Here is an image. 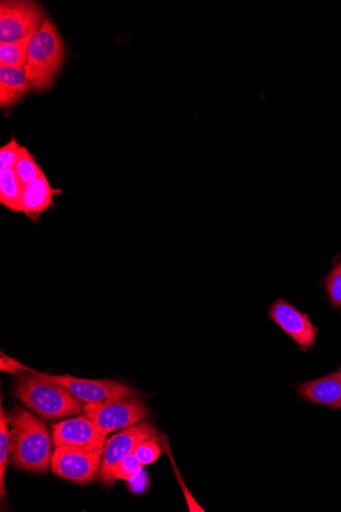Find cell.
I'll return each mask as SVG.
<instances>
[{
	"label": "cell",
	"mask_w": 341,
	"mask_h": 512,
	"mask_svg": "<svg viewBox=\"0 0 341 512\" xmlns=\"http://www.w3.org/2000/svg\"><path fill=\"white\" fill-rule=\"evenodd\" d=\"M12 434V462L16 468L44 474L50 469L53 441L46 424L23 407L10 414Z\"/></svg>",
	"instance_id": "cell-1"
},
{
	"label": "cell",
	"mask_w": 341,
	"mask_h": 512,
	"mask_svg": "<svg viewBox=\"0 0 341 512\" xmlns=\"http://www.w3.org/2000/svg\"><path fill=\"white\" fill-rule=\"evenodd\" d=\"M16 397L44 420H61L83 412L81 400L63 385L48 379L44 372L29 368L28 374L20 375Z\"/></svg>",
	"instance_id": "cell-2"
},
{
	"label": "cell",
	"mask_w": 341,
	"mask_h": 512,
	"mask_svg": "<svg viewBox=\"0 0 341 512\" xmlns=\"http://www.w3.org/2000/svg\"><path fill=\"white\" fill-rule=\"evenodd\" d=\"M65 58L64 39L52 18L47 16L30 42L24 67L31 91H50L63 69Z\"/></svg>",
	"instance_id": "cell-3"
},
{
	"label": "cell",
	"mask_w": 341,
	"mask_h": 512,
	"mask_svg": "<svg viewBox=\"0 0 341 512\" xmlns=\"http://www.w3.org/2000/svg\"><path fill=\"white\" fill-rule=\"evenodd\" d=\"M46 18L44 7L35 0H2L0 43H13L33 37Z\"/></svg>",
	"instance_id": "cell-4"
},
{
	"label": "cell",
	"mask_w": 341,
	"mask_h": 512,
	"mask_svg": "<svg viewBox=\"0 0 341 512\" xmlns=\"http://www.w3.org/2000/svg\"><path fill=\"white\" fill-rule=\"evenodd\" d=\"M83 414L107 434L129 429L149 418L146 405L136 399L86 403Z\"/></svg>",
	"instance_id": "cell-5"
},
{
	"label": "cell",
	"mask_w": 341,
	"mask_h": 512,
	"mask_svg": "<svg viewBox=\"0 0 341 512\" xmlns=\"http://www.w3.org/2000/svg\"><path fill=\"white\" fill-rule=\"evenodd\" d=\"M53 473L65 480L90 484L100 475L102 453L72 446L56 447L52 457Z\"/></svg>",
	"instance_id": "cell-6"
},
{
	"label": "cell",
	"mask_w": 341,
	"mask_h": 512,
	"mask_svg": "<svg viewBox=\"0 0 341 512\" xmlns=\"http://www.w3.org/2000/svg\"><path fill=\"white\" fill-rule=\"evenodd\" d=\"M108 435L84 414L53 425V439L56 447L84 448L103 455Z\"/></svg>",
	"instance_id": "cell-7"
},
{
	"label": "cell",
	"mask_w": 341,
	"mask_h": 512,
	"mask_svg": "<svg viewBox=\"0 0 341 512\" xmlns=\"http://www.w3.org/2000/svg\"><path fill=\"white\" fill-rule=\"evenodd\" d=\"M51 379L66 387L74 396L85 403H99L120 399H135L138 393L128 385L110 380H85L69 375L51 376Z\"/></svg>",
	"instance_id": "cell-8"
},
{
	"label": "cell",
	"mask_w": 341,
	"mask_h": 512,
	"mask_svg": "<svg viewBox=\"0 0 341 512\" xmlns=\"http://www.w3.org/2000/svg\"><path fill=\"white\" fill-rule=\"evenodd\" d=\"M269 317L301 348L309 350L314 346L318 330L308 315L295 306L277 299L269 310Z\"/></svg>",
	"instance_id": "cell-9"
},
{
	"label": "cell",
	"mask_w": 341,
	"mask_h": 512,
	"mask_svg": "<svg viewBox=\"0 0 341 512\" xmlns=\"http://www.w3.org/2000/svg\"><path fill=\"white\" fill-rule=\"evenodd\" d=\"M156 436L158 432L152 423H141L113 436L107 441L102 455L100 480L104 483L114 465L133 452L138 443Z\"/></svg>",
	"instance_id": "cell-10"
},
{
	"label": "cell",
	"mask_w": 341,
	"mask_h": 512,
	"mask_svg": "<svg viewBox=\"0 0 341 512\" xmlns=\"http://www.w3.org/2000/svg\"><path fill=\"white\" fill-rule=\"evenodd\" d=\"M63 190L53 188L46 175L25 186L23 194V213L33 222H38L42 214L56 208L55 199Z\"/></svg>",
	"instance_id": "cell-11"
},
{
	"label": "cell",
	"mask_w": 341,
	"mask_h": 512,
	"mask_svg": "<svg viewBox=\"0 0 341 512\" xmlns=\"http://www.w3.org/2000/svg\"><path fill=\"white\" fill-rule=\"evenodd\" d=\"M301 397L314 404L341 409V372L298 386Z\"/></svg>",
	"instance_id": "cell-12"
},
{
	"label": "cell",
	"mask_w": 341,
	"mask_h": 512,
	"mask_svg": "<svg viewBox=\"0 0 341 512\" xmlns=\"http://www.w3.org/2000/svg\"><path fill=\"white\" fill-rule=\"evenodd\" d=\"M31 90L24 68L0 66V108L20 104Z\"/></svg>",
	"instance_id": "cell-13"
},
{
	"label": "cell",
	"mask_w": 341,
	"mask_h": 512,
	"mask_svg": "<svg viewBox=\"0 0 341 512\" xmlns=\"http://www.w3.org/2000/svg\"><path fill=\"white\" fill-rule=\"evenodd\" d=\"M24 189L15 168L0 169V204L14 213H23Z\"/></svg>",
	"instance_id": "cell-14"
},
{
	"label": "cell",
	"mask_w": 341,
	"mask_h": 512,
	"mask_svg": "<svg viewBox=\"0 0 341 512\" xmlns=\"http://www.w3.org/2000/svg\"><path fill=\"white\" fill-rule=\"evenodd\" d=\"M10 425V417L2 409V413H0V470H2L0 471V494H2L3 500L7 494L5 474L10 455L13 452Z\"/></svg>",
	"instance_id": "cell-15"
},
{
	"label": "cell",
	"mask_w": 341,
	"mask_h": 512,
	"mask_svg": "<svg viewBox=\"0 0 341 512\" xmlns=\"http://www.w3.org/2000/svg\"><path fill=\"white\" fill-rule=\"evenodd\" d=\"M32 38L28 37L13 43H0V66L24 68Z\"/></svg>",
	"instance_id": "cell-16"
},
{
	"label": "cell",
	"mask_w": 341,
	"mask_h": 512,
	"mask_svg": "<svg viewBox=\"0 0 341 512\" xmlns=\"http://www.w3.org/2000/svg\"><path fill=\"white\" fill-rule=\"evenodd\" d=\"M142 467L134 452H131L114 465L104 483L110 485L119 480L129 481L142 470Z\"/></svg>",
	"instance_id": "cell-17"
},
{
	"label": "cell",
	"mask_w": 341,
	"mask_h": 512,
	"mask_svg": "<svg viewBox=\"0 0 341 512\" xmlns=\"http://www.w3.org/2000/svg\"><path fill=\"white\" fill-rule=\"evenodd\" d=\"M15 171L25 186L45 174L36 162L34 155L25 147L15 166Z\"/></svg>",
	"instance_id": "cell-18"
},
{
	"label": "cell",
	"mask_w": 341,
	"mask_h": 512,
	"mask_svg": "<svg viewBox=\"0 0 341 512\" xmlns=\"http://www.w3.org/2000/svg\"><path fill=\"white\" fill-rule=\"evenodd\" d=\"M160 442L161 438L156 436L137 444L133 452L143 467L144 465L152 464L159 459L163 452V448L161 447L162 444Z\"/></svg>",
	"instance_id": "cell-19"
},
{
	"label": "cell",
	"mask_w": 341,
	"mask_h": 512,
	"mask_svg": "<svg viewBox=\"0 0 341 512\" xmlns=\"http://www.w3.org/2000/svg\"><path fill=\"white\" fill-rule=\"evenodd\" d=\"M325 289L333 306L341 307V262L329 272L325 281Z\"/></svg>",
	"instance_id": "cell-20"
},
{
	"label": "cell",
	"mask_w": 341,
	"mask_h": 512,
	"mask_svg": "<svg viewBox=\"0 0 341 512\" xmlns=\"http://www.w3.org/2000/svg\"><path fill=\"white\" fill-rule=\"evenodd\" d=\"M24 147L21 146L15 137H12L11 142L0 149V169L15 168Z\"/></svg>",
	"instance_id": "cell-21"
},
{
	"label": "cell",
	"mask_w": 341,
	"mask_h": 512,
	"mask_svg": "<svg viewBox=\"0 0 341 512\" xmlns=\"http://www.w3.org/2000/svg\"><path fill=\"white\" fill-rule=\"evenodd\" d=\"M161 444H162V448L165 450V452L167 453V455L169 456V458L172 461L173 467L175 469L174 471H175L177 480H178V482H179V484L181 486V489L183 491V494H184V497L186 499L189 511H191V512H193V511H203L204 512L205 511L204 508L197 502L196 499H194V497L191 495V493L187 489L186 485L184 484L183 480L181 479V476H180L179 471L177 469V465H176L175 460H174V458L172 456V452H171L169 443H168L167 438H166V436L164 434H163V437L161 438Z\"/></svg>",
	"instance_id": "cell-22"
},
{
	"label": "cell",
	"mask_w": 341,
	"mask_h": 512,
	"mask_svg": "<svg viewBox=\"0 0 341 512\" xmlns=\"http://www.w3.org/2000/svg\"><path fill=\"white\" fill-rule=\"evenodd\" d=\"M29 368L17 359L11 358L2 352V356H0V370L9 372L12 375H19L21 371H28Z\"/></svg>",
	"instance_id": "cell-23"
},
{
	"label": "cell",
	"mask_w": 341,
	"mask_h": 512,
	"mask_svg": "<svg viewBox=\"0 0 341 512\" xmlns=\"http://www.w3.org/2000/svg\"><path fill=\"white\" fill-rule=\"evenodd\" d=\"M150 487V478L143 470L128 481V488L135 494H142Z\"/></svg>",
	"instance_id": "cell-24"
},
{
	"label": "cell",
	"mask_w": 341,
	"mask_h": 512,
	"mask_svg": "<svg viewBox=\"0 0 341 512\" xmlns=\"http://www.w3.org/2000/svg\"><path fill=\"white\" fill-rule=\"evenodd\" d=\"M339 371L341 372V368L339 369Z\"/></svg>",
	"instance_id": "cell-25"
}]
</instances>
